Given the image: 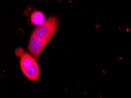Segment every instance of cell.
I'll use <instances>...</instances> for the list:
<instances>
[{"label":"cell","mask_w":131,"mask_h":98,"mask_svg":"<svg viewBox=\"0 0 131 98\" xmlns=\"http://www.w3.org/2000/svg\"><path fill=\"white\" fill-rule=\"evenodd\" d=\"M32 23L35 25L39 26L45 22V17L43 13L41 11H34L31 16Z\"/></svg>","instance_id":"4"},{"label":"cell","mask_w":131,"mask_h":98,"mask_svg":"<svg viewBox=\"0 0 131 98\" xmlns=\"http://www.w3.org/2000/svg\"><path fill=\"white\" fill-rule=\"evenodd\" d=\"M35 60L32 56L28 53H24L21 55L20 59V66L21 70L25 68Z\"/></svg>","instance_id":"5"},{"label":"cell","mask_w":131,"mask_h":98,"mask_svg":"<svg viewBox=\"0 0 131 98\" xmlns=\"http://www.w3.org/2000/svg\"><path fill=\"white\" fill-rule=\"evenodd\" d=\"M58 21L56 18L50 17L45 21L42 24L38 26L34 29L32 35L37 38L48 42L55 33Z\"/></svg>","instance_id":"1"},{"label":"cell","mask_w":131,"mask_h":98,"mask_svg":"<svg viewBox=\"0 0 131 98\" xmlns=\"http://www.w3.org/2000/svg\"><path fill=\"white\" fill-rule=\"evenodd\" d=\"M47 43V42L38 39L32 35L29 39L28 48L35 57L38 58L41 51H42Z\"/></svg>","instance_id":"2"},{"label":"cell","mask_w":131,"mask_h":98,"mask_svg":"<svg viewBox=\"0 0 131 98\" xmlns=\"http://www.w3.org/2000/svg\"><path fill=\"white\" fill-rule=\"evenodd\" d=\"M22 72L25 77L33 81H36L39 78V68L36 59L30 65L22 69Z\"/></svg>","instance_id":"3"}]
</instances>
